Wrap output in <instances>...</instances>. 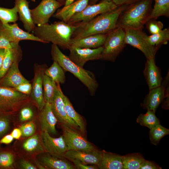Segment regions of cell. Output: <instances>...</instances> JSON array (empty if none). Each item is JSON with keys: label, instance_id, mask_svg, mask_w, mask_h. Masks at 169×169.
I'll return each mask as SVG.
<instances>
[{"label": "cell", "instance_id": "cell-1", "mask_svg": "<svg viewBox=\"0 0 169 169\" xmlns=\"http://www.w3.org/2000/svg\"><path fill=\"white\" fill-rule=\"evenodd\" d=\"M127 6L118 7L88 21L74 24L76 28L72 38H80L94 34L108 33L117 26L119 17Z\"/></svg>", "mask_w": 169, "mask_h": 169}, {"label": "cell", "instance_id": "cell-2", "mask_svg": "<svg viewBox=\"0 0 169 169\" xmlns=\"http://www.w3.org/2000/svg\"><path fill=\"white\" fill-rule=\"evenodd\" d=\"M75 28V25L61 21L36 26L31 32L46 44L51 42L63 49H69Z\"/></svg>", "mask_w": 169, "mask_h": 169}, {"label": "cell", "instance_id": "cell-3", "mask_svg": "<svg viewBox=\"0 0 169 169\" xmlns=\"http://www.w3.org/2000/svg\"><path fill=\"white\" fill-rule=\"evenodd\" d=\"M152 0H141L127 6L120 14L117 25L125 29L142 30L149 19Z\"/></svg>", "mask_w": 169, "mask_h": 169}, {"label": "cell", "instance_id": "cell-4", "mask_svg": "<svg viewBox=\"0 0 169 169\" xmlns=\"http://www.w3.org/2000/svg\"><path fill=\"white\" fill-rule=\"evenodd\" d=\"M51 53L53 61L57 62L65 72H70L77 78L87 88L91 95L95 94L99 84L93 73L74 63L56 44L52 45Z\"/></svg>", "mask_w": 169, "mask_h": 169}, {"label": "cell", "instance_id": "cell-5", "mask_svg": "<svg viewBox=\"0 0 169 169\" xmlns=\"http://www.w3.org/2000/svg\"><path fill=\"white\" fill-rule=\"evenodd\" d=\"M125 36V29L120 26L108 33L100 60L114 62L126 45Z\"/></svg>", "mask_w": 169, "mask_h": 169}, {"label": "cell", "instance_id": "cell-6", "mask_svg": "<svg viewBox=\"0 0 169 169\" xmlns=\"http://www.w3.org/2000/svg\"><path fill=\"white\" fill-rule=\"evenodd\" d=\"M12 149L18 156L35 161L37 156L45 152L40 131L31 136L17 140Z\"/></svg>", "mask_w": 169, "mask_h": 169}, {"label": "cell", "instance_id": "cell-7", "mask_svg": "<svg viewBox=\"0 0 169 169\" xmlns=\"http://www.w3.org/2000/svg\"><path fill=\"white\" fill-rule=\"evenodd\" d=\"M125 44L141 51L147 59H155L156 54L159 47L152 45L148 40V36L142 30L125 29Z\"/></svg>", "mask_w": 169, "mask_h": 169}, {"label": "cell", "instance_id": "cell-8", "mask_svg": "<svg viewBox=\"0 0 169 169\" xmlns=\"http://www.w3.org/2000/svg\"><path fill=\"white\" fill-rule=\"evenodd\" d=\"M117 7L111 0H102L98 3L88 5L82 11L73 16L67 23L74 24L86 22Z\"/></svg>", "mask_w": 169, "mask_h": 169}, {"label": "cell", "instance_id": "cell-9", "mask_svg": "<svg viewBox=\"0 0 169 169\" xmlns=\"http://www.w3.org/2000/svg\"><path fill=\"white\" fill-rule=\"evenodd\" d=\"M28 95L14 89L0 86V110L13 113L25 101Z\"/></svg>", "mask_w": 169, "mask_h": 169}, {"label": "cell", "instance_id": "cell-10", "mask_svg": "<svg viewBox=\"0 0 169 169\" xmlns=\"http://www.w3.org/2000/svg\"><path fill=\"white\" fill-rule=\"evenodd\" d=\"M48 68L45 64H34V75L31 82L32 89L28 95L30 100L37 106L38 110H41L44 107L45 101L43 94V79L45 71Z\"/></svg>", "mask_w": 169, "mask_h": 169}, {"label": "cell", "instance_id": "cell-11", "mask_svg": "<svg viewBox=\"0 0 169 169\" xmlns=\"http://www.w3.org/2000/svg\"><path fill=\"white\" fill-rule=\"evenodd\" d=\"M61 126L67 146L68 151L77 150L91 152L98 150L88 141L80 132L65 125Z\"/></svg>", "mask_w": 169, "mask_h": 169}, {"label": "cell", "instance_id": "cell-12", "mask_svg": "<svg viewBox=\"0 0 169 169\" xmlns=\"http://www.w3.org/2000/svg\"><path fill=\"white\" fill-rule=\"evenodd\" d=\"M57 84L56 90L51 103L53 112L61 125H65L80 132L78 126L68 115L64 101V94L60 84Z\"/></svg>", "mask_w": 169, "mask_h": 169}, {"label": "cell", "instance_id": "cell-13", "mask_svg": "<svg viewBox=\"0 0 169 169\" xmlns=\"http://www.w3.org/2000/svg\"><path fill=\"white\" fill-rule=\"evenodd\" d=\"M62 5L56 0H42L37 7L30 9L34 23L38 26L48 23L50 18Z\"/></svg>", "mask_w": 169, "mask_h": 169}, {"label": "cell", "instance_id": "cell-14", "mask_svg": "<svg viewBox=\"0 0 169 169\" xmlns=\"http://www.w3.org/2000/svg\"><path fill=\"white\" fill-rule=\"evenodd\" d=\"M0 35L12 43H19L21 40H29L46 44L32 33L22 29L16 23L11 24H3L0 21Z\"/></svg>", "mask_w": 169, "mask_h": 169}, {"label": "cell", "instance_id": "cell-15", "mask_svg": "<svg viewBox=\"0 0 169 169\" xmlns=\"http://www.w3.org/2000/svg\"><path fill=\"white\" fill-rule=\"evenodd\" d=\"M68 56L70 59L78 66L83 68L85 63L90 60L100 59L103 50V46L95 49L70 47Z\"/></svg>", "mask_w": 169, "mask_h": 169}, {"label": "cell", "instance_id": "cell-16", "mask_svg": "<svg viewBox=\"0 0 169 169\" xmlns=\"http://www.w3.org/2000/svg\"><path fill=\"white\" fill-rule=\"evenodd\" d=\"M40 134L45 152L53 156L63 157L68 150L63 135L58 138H54L47 131H41Z\"/></svg>", "mask_w": 169, "mask_h": 169}, {"label": "cell", "instance_id": "cell-17", "mask_svg": "<svg viewBox=\"0 0 169 169\" xmlns=\"http://www.w3.org/2000/svg\"><path fill=\"white\" fill-rule=\"evenodd\" d=\"M38 163L44 169H75L73 163L64 157L51 155L44 152L36 157Z\"/></svg>", "mask_w": 169, "mask_h": 169}, {"label": "cell", "instance_id": "cell-18", "mask_svg": "<svg viewBox=\"0 0 169 169\" xmlns=\"http://www.w3.org/2000/svg\"><path fill=\"white\" fill-rule=\"evenodd\" d=\"M39 110L37 106L29 99L23 103L13 113L12 121H15L19 126L26 122L37 118Z\"/></svg>", "mask_w": 169, "mask_h": 169}, {"label": "cell", "instance_id": "cell-19", "mask_svg": "<svg viewBox=\"0 0 169 169\" xmlns=\"http://www.w3.org/2000/svg\"><path fill=\"white\" fill-rule=\"evenodd\" d=\"M37 118L41 131H47L49 134H57L56 125L58 120L53 112L51 103H45L44 108L39 111Z\"/></svg>", "mask_w": 169, "mask_h": 169}, {"label": "cell", "instance_id": "cell-20", "mask_svg": "<svg viewBox=\"0 0 169 169\" xmlns=\"http://www.w3.org/2000/svg\"><path fill=\"white\" fill-rule=\"evenodd\" d=\"M101 151L99 150L91 152H87L77 150L67 151L63 157L71 161L77 160L87 164L97 166L101 159Z\"/></svg>", "mask_w": 169, "mask_h": 169}, {"label": "cell", "instance_id": "cell-21", "mask_svg": "<svg viewBox=\"0 0 169 169\" xmlns=\"http://www.w3.org/2000/svg\"><path fill=\"white\" fill-rule=\"evenodd\" d=\"M143 74L149 90L161 85L163 79L160 70L156 64L155 59H147Z\"/></svg>", "mask_w": 169, "mask_h": 169}, {"label": "cell", "instance_id": "cell-22", "mask_svg": "<svg viewBox=\"0 0 169 169\" xmlns=\"http://www.w3.org/2000/svg\"><path fill=\"white\" fill-rule=\"evenodd\" d=\"M167 86L161 83V86L149 90L141 104V107L147 110L156 111L164 97L165 88Z\"/></svg>", "mask_w": 169, "mask_h": 169}, {"label": "cell", "instance_id": "cell-23", "mask_svg": "<svg viewBox=\"0 0 169 169\" xmlns=\"http://www.w3.org/2000/svg\"><path fill=\"white\" fill-rule=\"evenodd\" d=\"M19 62L13 63L4 75L0 79V86L14 88L23 83L29 81L21 73Z\"/></svg>", "mask_w": 169, "mask_h": 169}, {"label": "cell", "instance_id": "cell-24", "mask_svg": "<svg viewBox=\"0 0 169 169\" xmlns=\"http://www.w3.org/2000/svg\"><path fill=\"white\" fill-rule=\"evenodd\" d=\"M22 51L19 43H13L12 48L5 49V55L0 69V79L4 75L13 63H19L22 59Z\"/></svg>", "mask_w": 169, "mask_h": 169}, {"label": "cell", "instance_id": "cell-25", "mask_svg": "<svg viewBox=\"0 0 169 169\" xmlns=\"http://www.w3.org/2000/svg\"><path fill=\"white\" fill-rule=\"evenodd\" d=\"M90 0H77L59 9L53 17L67 23L74 15L82 11L88 5Z\"/></svg>", "mask_w": 169, "mask_h": 169}, {"label": "cell", "instance_id": "cell-26", "mask_svg": "<svg viewBox=\"0 0 169 169\" xmlns=\"http://www.w3.org/2000/svg\"><path fill=\"white\" fill-rule=\"evenodd\" d=\"M107 33L94 34L78 39L72 38L70 47L89 49L98 48L104 45Z\"/></svg>", "mask_w": 169, "mask_h": 169}, {"label": "cell", "instance_id": "cell-27", "mask_svg": "<svg viewBox=\"0 0 169 169\" xmlns=\"http://www.w3.org/2000/svg\"><path fill=\"white\" fill-rule=\"evenodd\" d=\"M19 20L22 22L25 30L28 32H32L36 25L32 18L29 2L27 0H14Z\"/></svg>", "mask_w": 169, "mask_h": 169}, {"label": "cell", "instance_id": "cell-28", "mask_svg": "<svg viewBox=\"0 0 169 169\" xmlns=\"http://www.w3.org/2000/svg\"><path fill=\"white\" fill-rule=\"evenodd\" d=\"M101 159L97 165L100 169H123L121 156L101 151Z\"/></svg>", "mask_w": 169, "mask_h": 169}, {"label": "cell", "instance_id": "cell-29", "mask_svg": "<svg viewBox=\"0 0 169 169\" xmlns=\"http://www.w3.org/2000/svg\"><path fill=\"white\" fill-rule=\"evenodd\" d=\"M64 101L68 115L78 126L81 134L84 136H85V124L82 116L75 111L68 97L64 95Z\"/></svg>", "mask_w": 169, "mask_h": 169}, {"label": "cell", "instance_id": "cell-30", "mask_svg": "<svg viewBox=\"0 0 169 169\" xmlns=\"http://www.w3.org/2000/svg\"><path fill=\"white\" fill-rule=\"evenodd\" d=\"M17 155L8 147L0 149V169H14L17 168Z\"/></svg>", "mask_w": 169, "mask_h": 169}, {"label": "cell", "instance_id": "cell-31", "mask_svg": "<svg viewBox=\"0 0 169 169\" xmlns=\"http://www.w3.org/2000/svg\"><path fill=\"white\" fill-rule=\"evenodd\" d=\"M123 169H140L145 160L139 153H135L121 156Z\"/></svg>", "mask_w": 169, "mask_h": 169}, {"label": "cell", "instance_id": "cell-32", "mask_svg": "<svg viewBox=\"0 0 169 169\" xmlns=\"http://www.w3.org/2000/svg\"><path fill=\"white\" fill-rule=\"evenodd\" d=\"M65 71L55 61L46 69L45 74L51 79L56 84H63L66 80Z\"/></svg>", "mask_w": 169, "mask_h": 169}, {"label": "cell", "instance_id": "cell-33", "mask_svg": "<svg viewBox=\"0 0 169 169\" xmlns=\"http://www.w3.org/2000/svg\"><path fill=\"white\" fill-rule=\"evenodd\" d=\"M154 111L147 110L144 114H141L137 117L136 121L141 125L147 127L150 129L160 124L159 119L155 115Z\"/></svg>", "mask_w": 169, "mask_h": 169}, {"label": "cell", "instance_id": "cell-34", "mask_svg": "<svg viewBox=\"0 0 169 169\" xmlns=\"http://www.w3.org/2000/svg\"><path fill=\"white\" fill-rule=\"evenodd\" d=\"M155 4L152 9L149 19H156L159 17L169 16V0H154Z\"/></svg>", "mask_w": 169, "mask_h": 169}, {"label": "cell", "instance_id": "cell-35", "mask_svg": "<svg viewBox=\"0 0 169 169\" xmlns=\"http://www.w3.org/2000/svg\"><path fill=\"white\" fill-rule=\"evenodd\" d=\"M57 87L51 79L44 75L43 79V94L45 102L51 103Z\"/></svg>", "mask_w": 169, "mask_h": 169}, {"label": "cell", "instance_id": "cell-36", "mask_svg": "<svg viewBox=\"0 0 169 169\" xmlns=\"http://www.w3.org/2000/svg\"><path fill=\"white\" fill-rule=\"evenodd\" d=\"M149 135L150 142L156 146L161 139L169 134V130L160 124H158L150 129Z\"/></svg>", "mask_w": 169, "mask_h": 169}, {"label": "cell", "instance_id": "cell-37", "mask_svg": "<svg viewBox=\"0 0 169 169\" xmlns=\"http://www.w3.org/2000/svg\"><path fill=\"white\" fill-rule=\"evenodd\" d=\"M148 40L152 46L160 48L163 44H166L169 40V29L166 28L159 32L148 36Z\"/></svg>", "mask_w": 169, "mask_h": 169}, {"label": "cell", "instance_id": "cell-38", "mask_svg": "<svg viewBox=\"0 0 169 169\" xmlns=\"http://www.w3.org/2000/svg\"><path fill=\"white\" fill-rule=\"evenodd\" d=\"M18 19L17 9L15 6L11 8L0 7V21L2 23H15Z\"/></svg>", "mask_w": 169, "mask_h": 169}, {"label": "cell", "instance_id": "cell-39", "mask_svg": "<svg viewBox=\"0 0 169 169\" xmlns=\"http://www.w3.org/2000/svg\"><path fill=\"white\" fill-rule=\"evenodd\" d=\"M12 114L0 110V139L7 134L10 129Z\"/></svg>", "mask_w": 169, "mask_h": 169}, {"label": "cell", "instance_id": "cell-40", "mask_svg": "<svg viewBox=\"0 0 169 169\" xmlns=\"http://www.w3.org/2000/svg\"><path fill=\"white\" fill-rule=\"evenodd\" d=\"M34 121L26 122L18 126L22 133L21 138L29 137L36 133V127Z\"/></svg>", "mask_w": 169, "mask_h": 169}, {"label": "cell", "instance_id": "cell-41", "mask_svg": "<svg viewBox=\"0 0 169 169\" xmlns=\"http://www.w3.org/2000/svg\"><path fill=\"white\" fill-rule=\"evenodd\" d=\"M145 25L146 28L151 34L159 32L163 27V24L161 22L153 18L149 19Z\"/></svg>", "mask_w": 169, "mask_h": 169}, {"label": "cell", "instance_id": "cell-42", "mask_svg": "<svg viewBox=\"0 0 169 169\" xmlns=\"http://www.w3.org/2000/svg\"><path fill=\"white\" fill-rule=\"evenodd\" d=\"M19 159L17 160V167L21 169H37V160L33 161L23 157L18 156Z\"/></svg>", "mask_w": 169, "mask_h": 169}, {"label": "cell", "instance_id": "cell-43", "mask_svg": "<svg viewBox=\"0 0 169 169\" xmlns=\"http://www.w3.org/2000/svg\"><path fill=\"white\" fill-rule=\"evenodd\" d=\"M13 89L20 92L28 96L31 91V83L29 81L21 84Z\"/></svg>", "mask_w": 169, "mask_h": 169}, {"label": "cell", "instance_id": "cell-44", "mask_svg": "<svg viewBox=\"0 0 169 169\" xmlns=\"http://www.w3.org/2000/svg\"><path fill=\"white\" fill-rule=\"evenodd\" d=\"M72 162L75 168L77 169H98L97 166L95 165L87 164L84 163L77 160H74Z\"/></svg>", "mask_w": 169, "mask_h": 169}, {"label": "cell", "instance_id": "cell-45", "mask_svg": "<svg viewBox=\"0 0 169 169\" xmlns=\"http://www.w3.org/2000/svg\"><path fill=\"white\" fill-rule=\"evenodd\" d=\"M161 167L153 161L145 160L140 169H161Z\"/></svg>", "mask_w": 169, "mask_h": 169}, {"label": "cell", "instance_id": "cell-46", "mask_svg": "<svg viewBox=\"0 0 169 169\" xmlns=\"http://www.w3.org/2000/svg\"><path fill=\"white\" fill-rule=\"evenodd\" d=\"M169 85L165 88L164 97L161 102L162 108L168 110L169 108Z\"/></svg>", "mask_w": 169, "mask_h": 169}, {"label": "cell", "instance_id": "cell-47", "mask_svg": "<svg viewBox=\"0 0 169 169\" xmlns=\"http://www.w3.org/2000/svg\"><path fill=\"white\" fill-rule=\"evenodd\" d=\"M13 43L11 42L2 36L0 35V49H7L12 48Z\"/></svg>", "mask_w": 169, "mask_h": 169}, {"label": "cell", "instance_id": "cell-48", "mask_svg": "<svg viewBox=\"0 0 169 169\" xmlns=\"http://www.w3.org/2000/svg\"><path fill=\"white\" fill-rule=\"evenodd\" d=\"M117 7L128 6L141 0H111Z\"/></svg>", "mask_w": 169, "mask_h": 169}, {"label": "cell", "instance_id": "cell-49", "mask_svg": "<svg viewBox=\"0 0 169 169\" xmlns=\"http://www.w3.org/2000/svg\"><path fill=\"white\" fill-rule=\"evenodd\" d=\"M14 138L10 134H7L0 139V144H9L13 141Z\"/></svg>", "mask_w": 169, "mask_h": 169}, {"label": "cell", "instance_id": "cell-50", "mask_svg": "<svg viewBox=\"0 0 169 169\" xmlns=\"http://www.w3.org/2000/svg\"><path fill=\"white\" fill-rule=\"evenodd\" d=\"M10 134L14 139L16 140H19L22 137V132L18 127L14 129Z\"/></svg>", "mask_w": 169, "mask_h": 169}, {"label": "cell", "instance_id": "cell-51", "mask_svg": "<svg viewBox=\"0 0 169 169\" xmlns=\"http://www.w3.org/2000/svg\"><path fill=\"white\" fill-rule=\"evenodd\" d=\"M5 53V49H0V69L1 67Z\"/></svg>", "mask_w": 169, "mask_h": 169}, {"label": "cell", "instance_id": "cell-52", "mask_svg": "<svg viewBox=\"0 0 169 169\" xmlns=\"http://www.w3.org/2000/svg\"><path fill=\"white\" fill-rule=\"evenodd\" d=\"M75 0H66L64 6H66L70 4Z\"/></svg>", "mask_w": 169, "mask_h": 169}, {"label": "cell", "instance_id": "cell-53", "mask_svg": "<svg viewBox=\"0 0 169 169\" xmlns=\"http://www.w3.org/2000/svg\"><path fill=\"white\" fill-rule=\"evenodd\" d=\"M57 1L60 2L63 5L64 4L66 0H57Z\"/></svg>", "mask_w": 169, "mask_h": 169}, {"label": "cell", "instance_id": "cell-54", "mask_svg": "<svg viewBox=\"0 0 169 169\" xmlns=\"http://www.w3.org/2000/svg\"><path fill=\"white\" fill-rule=\"evenodd\" d=\"M99 0H91V3L92 4H94L97 2Z\"/></svg>", "mask_w": 169, "mask_h": 169}, {"label": "cell", "instance_id": "cell-55", "mask_svg": "<svg viewBox=\"0 0 169 169\" xmlns=\"http://www.w3.org/2000/svg\"><path fill=\"white\" fill-rule=\"evenodd\" d=\"M31 1L33 2H35L36 0H30Z\"/></svg>", "mask_w": 169, "mask_h": 169}, {"label": "cell", "instance_id": "cell-56", "mask_svg": "<svg viewBox=\"0 0 169 169\" xmlns=\"http://www.w3.org/2000/svg\"><path fill=\"white\" fill-rule=\"evenodd\" d=\"M0 144H0V149L1 148V147H0Z\"/></svg>", "mask_w": 169, "mask_h": 169}]
</instances>
